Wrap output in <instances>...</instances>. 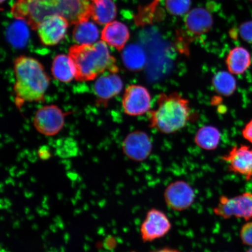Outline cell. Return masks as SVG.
<instances>
[{
  "mask_svg": "<svg viewBox=\"0 0 252 252\" xmlns=\"http://www.w3.org/2000/svg\"><path fill=\"white\" fill-rule=\"evenodd\" d=\"M39 155L41 158L45 159H48L51 156V155H50L49 150L44 149V147H42V149H40L39 151Z\"/></svg>",
  "mask_w": 252,
  "mask_h": 252,
  "instance_id": "cell-30",
  "label": "cell"
},
{
  "mask_svg": "<svg viewBox=\"0 0 252 252\" xmlns=\"http://www.w3.org/2000/svg\"><path fill=\"white\" fill-rule=\"evenodd\" d=\"M196 196L191 186L182 180L171 183L163 193L167 207L176 212H182L190 209L196 200Z\"/></svg>",
  "mask_w": 252,
  "mask_h": 252,
  "instance_id": "cell-8",
  "label": "cell"
},
{
  "mask_svg": "<svg viewBox=\"0 0 252 252\" xmlns=\"http://www.w3.org/2000/svg\"><path fill=\"white\" fill-rule=\"evenodd\" d=\"M148 115L149 127L166 134L182 130L196 117L189 100L178 93L160 94Z\"/></svg>",
  "mask_w": 252,
  "mask_h": 252,
  "instance_id": "cell-3",
  "label": "cell"
},
{
  "mask_svg": "<svg viewBox=\"0 0 252 252\" xmlns=\"http://www.w3.org/2000/svg\"><path fill=\"white\" fill-rule=\"evenodd\" d=\"M167 10L170 14L181 16L187 13L191 6V0H166Z\"/></svg>",
  "mask_w": 252,
  "mask_h": 252,
  "instance_id": "cell-25",
  "label": "cell"
},
{
  "mask_svg": "<svg viewBox=\"0 0 252 252\" xmlns=\"http://www.w3.org/2000/svg\"><path fill=\"white\" fill-rule=\"evenodd\" d=\"M214 214L222 219L232 217L249 220L252 219V193H245L233 197L221 196L213 209Z\"/></svg>",
  "mask_w": 252,
  "mask_h": 252,
  "instance_id": "cell-5",
  "label": "cell"
},
{
  "mask_svg": "<svg viewBox=\"0 0 252 252\" xmlns=\"http://www.w3.org/2000/svg\"><path fill=\"white\" fill-rule=\"evenodd\" d=\"M160 0H154L150 4L140 5L134 17L135 24L143 27L159 22L164 18L165 13L159 4Z\"/></svg>",
  "mask_w": 252,
  "mask_h": 252,
  "instance_id": "cell-19",
  "label": "cell"
},
{
  "mask_svg": "<svg viewBox=\"0 0 252 252\" xmlns=\"http://www.w3.org/2000/svg\"><path fill=\"white\" fill-rule=\"evenodd\" d=\"M153 142L146 132L137 130L127 135L122 143V150L128 158L142 162L152 153Z\"/></svg>",
  "mask_w": 252,
  "mask_h": 252,
  "instance_id": "cell-10",
  "label": "cell"
},
{
  "mask_svg": "<svg viewBox=\"0 0 252 252\" xmlns=\"http://www.w3.org/2000/svg\"><path fill=\"white\" fill-rule=\"evenodd\" d=\"M213 23L212 15L203 8L192 9L185 18V25L187 29L197 36L207 33L212 29Z\"/></svg>",
  "mask_w": 252,
  "mask_h": 252,
  "instance_id": "cell-14",
  "label": "cell"
},
{
  "mask_svg": "<svg viewBox=\"0 0 252 252\" xmlns=\"http://www.w3.org/2000/svg\"><path fill=\"white\" fill-rule=\"evenodd\" d=\"M249 1H252V0H249Z\"/></svg>",
  "mask_w": 252,
  "mask_h": 252,
  "instance_id": "cell-34",
  "label": "cell"
},
{
  "mask_svg": "<svg viewBox=\"0 0 252 252\" xmlns=\"http://www.w3.org/2000/svg\"><path fill=\"white\" fill-rule=\"evenodd\" d=\"M247 252H252V248L250 249Z\"/></svg>",
  "mask_w": 252,
  "mask_h": 252,
  "instance_id": "cell-32",
  "label": "cell"
},
{
  "mask_svg": "<svg viewBox=\"0 0 252 252\" xmlns=\"http://www.w3.org/2000/svg\"><path fill=\"white\" fill-rule=\"evenodd\" d=\"M124 82L117 74L106 73L96 79L94 92L99 101L107 102L119 95L124 89Z\"/></svg>",
  "mask_w": 252,
  "mask_h": 252,
  "instance_id": "cell-13",
  "label": "cell"
},
{
  "mask_svg": "<svg viewBox=\"0 0 252 252\" xmlns=\"http://www.w3.org/2000/svg\"><path fill=\"white\" fill-rule=\"evenodd\" d=\"M69 25L61 16L52 15L44 19L37 31L44 45L54 46L64 38Z\"/></svg>",
  "mask_w": 252,
  "mask_h": 252,
  "instance_id": "cell-12",
  "label": "cell"
},
{
  "mask_svg": "<svg viewBox=\"0 0 252 252\" xmlns=\"http://www.w3.org/2000/svg\"><path fill=\"white\" fill-rule=\"evenodd\" d=\"M242 133L245 139L252 144V119L246 125Z\"/></svg>",
  "mask_w": 252,
  "mask_h": 252,
  "instance_id": "cell-29",
  "label": "cell"
},
{
  "mask_svg": "<svg viewBox=\"0 0 252 252\" xmlns=\"http://www.w3.org/2000/svg\"><path fill=\"white\" fill-rule=\"evenodd\" d=\"M92 1H94V0H92Z\"/></svg>",
  "mask_w": 252,
  "mask_h": 252,
  "instance_id": "cell-35",
  "label": "cell"
},
{
  "mask_svg": "<svg viewBox=\"0 0 252 252\" xmlns=\"http://www.w3.org/2000/svg\"><path fill=\"white\" fill-rule=\"evenodd\" d=\"M220 138L221 134L219 128L213 126H204L197 130L194 142L201 149L213 151L219 147Z\"/></svg>",
  "mask_w": 252,
  "mask_h": 252,
  "instance_id": "cell-20",
  "label": "cell"
},
{
  "mask_svg": "<svg viewBox=\"0 0 252 252\" xmlns=\"http://www.w3.org/2000/svg\"><path fill=\"white\" fill-rule=\"evenodd\" d=\"M1 1V2L2 3L3 2L5 1V0H0Z\"/></svg>",
  "mask_w": 252,
  "mask_h": 252,
  "instance_id": "cell-33",
  "label": "cell"
},
{
  "mask_svg": "<svg viewBox=\"0 0 252 252\" xmlns=\"http://www.w3.org/2000/svg\"><path fill=\"white\" fill-rule=\"evenodd\" d=\"M191 37L183 30H178L176 33L175 46L178 51L187 56L189 55V45Z\"/></svg>",
  "mask_w": 252,
  "mask_h": 252,
  "instance_id": "cell-26",
  "label": "cell"
},
{
  "mask_svg": "<svg viewBox=\"0 0 252 252\" xmlns=\"http://www.w3.org/2000/svg\"><path fill=\"white\" fill-rule=\"evenodd\" d=\"M65 116L66 113L58 106H44L34 114L33 125L40 134L54 136L64 127Z\"/></svg>",
  "mask_w": 252,
  "mask_h": 252,
  "instance_id": "cell-7",
  "label": "cell"
},
{
  "mask_svg": "<svg viewBox=\"0 0 252 252\" xmlns=\"http://www.w3.org/2000/svg\"><path fill=\"white\" fill-rule=\"evenodd\" d=\"M6 36L12 46L18 49L23 48L30 39L28 24L23 20L15 21L8 28Z\"/></svg>",
  "mask_w": 252,
  "mask_h": 252,
  "instance_id": "cell-22",
  "label": "cell"
},
{
  "mask_svg": "<svg viewBox=\"0 0 252 252\" xmlns=\"http://www.w3.org/2000/svg\"><path fill=\"white\" fill-rule=\"evenodd\" d=\"M15 103L21 108L25 103L43 101L50 85V78L37 60L21 56L14 61Z\"/></svg>",
  "mask_w": 252,
  "mask_h": 252,
  "instance_id": "cell-2",
  "label": "cell"
},
{
  "mask_svg": "<svg viewBox=\"0 0 252 252\" xmlns=\"http://www.w3.org/2000/svg\"><path fill=\"white\" fill-rule=\"evenodd\" d=\"M151 100V94L146 87L141 85H130L124 91L122 108L128 116H142L150 112Z\"/></svg>",
  "mask_w": 252,
  "mask_h": 252,
  "instance_id": "cell-9",
  "label": "cell"
},
{
  "mask_svg": "<svg viewBox=\"0 0 252 252\" xmlns=\"http://www.w3.org/2000/svg\"><path fill=\"white\" fill-rule=\"evenodd\" d=\"M91 4L88 0H17L11 13L37 30L44 19L52 15L61 16L71 25L87 21L91 17Z\"/></svg>",
  "mask_w": 252,
  "mask_h": 252,
  "instance_id": "cell-1",
  "label": "cell"
},
{
  "mask_svg": "<svg viewBox=\"0 0 252 252\" xmlns=\"http://www.w3.org/2000/svg\"><path fill=\"white\" fill-rule=\"evenodd\" d=\"M172 223L169 217L162 210L153 208L146 213L142 222L140 233L144 243L161 239L171 231Z\"/></svg>",
  "mask_w": 252,
  "mask_h": 252,
  "instance_id": "cell-6",
  "label": "cell"
},
{
  "mask_svg": "<svg viewBox=\"0 0 252 252\" xmlns=\"http://www.w3.org/2000/svg\"><path fill=\"white\" fill-rule=\"evenodd\" d=\"M225 64L230 73L233 75L244 74L252 64L250 53L244 47H235L226 57Z\"/></svg>",
  "mask_w": 252,
  "mask_h": 252,
  "instance_id": "cell-16",
  "label": "cell"
},
{
  "mask_svg": "<svg viewBox=\"0 0 252 252\" xmlns=\"http://www.w3.org/2000/svg\"><path fill=\"white\" fill-rule=\"evenodd\" d=\"M117 15V7L112 0H94L91 4V17L100 25L112 23Z\"/></svg>",
  "mask_w": 252,
  "mask_h": 252,
  "instance_id": "cell-17",
  "label": "cell"
},
{
  "mask_svg": "<svg viewBox=\"0 0 252 252\" xmlns=\"http://www.w3.org/2000/svg\"><path fill=\"white\" fill-rule=\"evenodd\" d=\"M122 59L125 67L131 71H140L147 63L146 53L137 44H130L123 50Z\"/></svg>",
  "mask_w": 252,
  "mask_h": 252,
  "instance_id": "cell-18",
  "label": "cell"
},
{
  "mask_svg": "<svg viewBox=\"0 0 252 252\" xmlns=\"http://www.w3.org/2000/svg\"><path fill=\"white\" fill-rule=\"evenodd\" d=\"M240 238L242 243L252 247V221H249L242 226Z\"/></svg>",
  "mask_w": 252,
  "mask_h": 252,
  "instance_id": "cell-27",
  "label": "cell"
},
{
  "mask_svg": "<svg viewBox=\"0 0 252 252\" xmlns=\"http://www.w3.org/2000/svg\"><path fill=\"white\" fill-rule=\"evenodd\" d=\"M101 38L110 46L121 51L124 49L126 42L130 38V32L124 24L118 21L112 22L104 27Z\"/></svg>",
  "mask_w": 252,
  "mask_h": 252,
  "instance_id": "cell-15",
  "label": "cell"
},
{
  "mask_svg": "<svg viewBox=\"0 0 252 252\" xmlns=\"http://www.w3.org/2000/svg\"><path fill=\"white\" fill-rule=\"evenodd\" d=\"M53 76L64 83H70L75 79V70L70 57L64 55L57 56L52 67Z\"/></svg>",
  "mask_w": 252,
  "mask_h": 252,
  "instance_id": "cell-21",
  "label": "cell"
},
{
  "mask_svg": "<svg viewBox=\"0 0 252 252\" xmlns=\"http://www.w3.org/2000/svg\"><path fill=\"white\" fill-rule=\"evenodd\" d=\"M221 159L227 165L229 172L243 176L247 181L252 178V148L232 147Z\"/></svg>",
  "mask_w": 252,
  "mask_h": 252,
  "instance_id": "cell-11",
  "label": "cell"
},
{
  "mask_svg": "<svg viewBox=\"0 0 252 252\" xmlns=\"http://www.w3.org/2000/svg\"><path fill=\"white\" fill-rule=\"evenodd\" d=\"M73 38L78 45H90L96 42L99 37L98 28L90 21L81 22L75 24Z\"/></svg>",
  "mask_w": 252,
  "mask_h": 252,
  "instance_id": "cell-23",
  "label": "cell"
},
{
  "mask_svg": "<svg viewBox=\"0 0 252 252\" xmlns=\"http://www.w3.org/2000/svg\"><path fill=\"white\" fill-rule=\"evenodd\" d=\"M151 252H181L178 250H176V249H173L171 248H163L162 249H159L158 250L154 251Z\"/></svg>",
  "mask_w": 252,
  "mask_h": 252,
  "instance_id": "cell-31",
  "label": "cell"
},
{
  "mask_svg": "<svg viewBox=\"0 0 252 252\" xmlns=\"http://www.w3.org/2000/svg\"><path fill=\"white\" fill-rule=\"evenodd\" d=\"M68 56L75 68V80L78 82L95 80L108 71L115 74L119 72L116 59L110 55L103 40L90 45L72 46Z\"/></svg>",
  "mask_w": 252,
  "mask_h": 252,
  "instance_id": "cell-4",
  "label": "cell"
},
{
  "mask_svg": "<svg viewBox=\"0 0 252 252\" xmlns=\"http://www.w3.org/2000/svg\"><path fill=\"white\" fill-rule=\"evenodd\" d=\"M212 86L220 95L230 96L235 92L237 83L233 74L229 72L220 71L214 75Z\"/></svg>",
  "mask_w": 252,
  "mask_h": 252,
  "instance_id": "cell-24",
  "label": "cell"
},
{
  "mask_svg": "<svg viewBox=\"0 0 252 252\" xmlns=\"http://www.w3.org/2000/svg\"><path fill=\"white\" fill-rule=\"evenodd\" d=\"M238 32L245 42L252 43V21L245 22L239 26Z\"/></svg>",
  "mask_w": 252,
  "mask_h": 252,
  "instance_id": "cell-28",
  "label": "cell"
}]
</instances>
